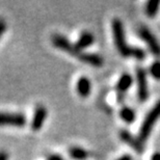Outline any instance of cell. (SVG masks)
Returning a JSON list of instances; mask_svg holds the SVG:
<instances>
[{
    "label": "cell",
    "mask_w": 160,
    "mask_h": 160,
    "mask_svg": "<svg viewBox=\"0 0 160 160\" xmlns=\"http://www.w3.org/2000/svg\"><path fill=\"white\" fill-rule=\"evenodd\" d=\"M149 72H150V75L152 76L153 78L160 80V62H154L150 66V69H149Z\"/></svg>",
    "instance_id": "cell-15"
},
{
    "label": "cell",
    "mask_w": 160,
    "mask_h": 160,
    "mask_svg": "<svg viewBox=\"0 0 160 160\" xmlns=\"http://www.w3.org/2000/svg\"><path fill=\"white\" fill-rule=\"evenodd\" d=\"M160 118V100L155 104V106L149 111V113L147 114V117L143 120L142 126L139 129L138 138L142 142H145L148 137L151 134V131L156 124V122L159 120Z\"/></svg>",
    "instance_id": "cell-2"
},
{
    "label": "cell",
    "mask_w": 160,
    "mask_h": 160,
    "mask_svg": "<svg viewBox=\"0 0 160 160\" xmlns=\"http://www.w3.org/2000/svg\"><path fill=\"white\" fill-rule=\"evenodd\" d=\"M26 117L20 112H2L0 111V127L22 128L26 125Z\"/></svg>",
    "instance_id": "cell-3"
},
{
    "label": "cell",
    "mask_w": 160,
    "mask_h": 160,
    "mask_svg": "<svg viewBox=\"0 0 160 160\" xmlns=\"http://www.w3.org/2000/svg\"><path fill=\"white\" fill-rule=\"evenodd\" d=\"M117 160H132V156L129 154H125L123 156H121L120 158H118Z\"/></svg>",
    "instance_id": "cell-19"
},
{
    "label": "cell",
    "mask_w": 160,
    "mask_h": 160,
    "mask_svg": "<svg viewBox=\"0 0 160 160\" xmlns=\"http://www.w3.org/2000/svg\"><path fill=\"white\" fill-rule=\"evenodd\" d=\"M69 155L73 160H86L88 152L81 147H72L69 149Z\"/></svg>",
    "instance_id": "cell-12"
},
{
    "label": "cell",
    "mask_w": 160,
    "mask_h": 160,
    "mask_svg": "<svg viewBox=\"0 0 160 160\" xmlns=\"http://www.w3.org/2000/svg\"><path fill=\"white\" fill-rule=\"evenodd\" d=\"M120 117L125 123L131 124V123H133L134 120H135L136 116H135V111H134L132 108L125 106L120 110Z\"/></svg>",
    "instance_id": "cell-13"
},
{
    "label": "cell",
    "mask_w": 160,
    "mask_h": 160,
    "mask_svg": "<svg viewBox=\"0 0 160 160\" xmlns=\"http://www.w3.org/2000/svg\"><path fill=\"white\" fill-rule=\"evenodd\" d=\"M120 137L122 140L127 143L128 146H130L134 151L137 153H142L143 151V145L142 142H140L139 138H136L135 136H133L129 131L127 130H122L120 132Z\"/></svg>",
    "instance_id": "cell-7"
},
{
    "label": "cell",
    "mask_w": 160,
    "mask_h": 160,
    "mask_svg": "<svg viewBox=\"0 0 160 160\" xmlns=\"http://www.w3.org/2000/svg\"><path fill=\"white\" fill-rule=\"evenodd\" d=\"M133 83V78L130 74L125 73L120 77L117 84V92H118V101L122 102L124 99V94L131 88Z\"/></svg>",
    "instance_id": "cell-8"
},
{
    "label": "cell",
    "mask_w": 160,
    "mask_h": 160,
    "mask_svg": "<svg viewBox=\"0 0 160 160\" xmlns=\"http://www.w3.org/2000/svg\"><path fill=\"white\" fill-rule=\"evenodd\" d=\"M76 91L81 98H86L92 92V83L88 77H80L76 83Z\"/></svg>",
    "instance_id": "cell-11"
},
{
    "label": "cell",
    "mask_w": 160,
    "mask_h": 160,
    "mask_svg": "<svg viewBox=\"0 0 160 160\" xmlns=\"http://www.w3.org/2000/svg\"><path fill=\"white\" fill-rule=\"evenodd\" d=\"M136 80H137V96L140 102H146L149 97L148 89V80H147V73L142 68L136 70Z\"/></svg>",
    "instance_id": "cell-5"
},
{
    "label": "cell",
    "mask_w": 160,
    "mask_h": 160,
    "mask_svg": "<svg viewBox=\"0 0 160 160\" xmlns=\"http://www.w3.org/2000/svg\"><path fill=\"white\" fill-rule=\"evenodd\" d=\"M0 160H8V154L6 151H0Z\"/></svg>",
    "instance_id": "cell-18"
},
{
    "label": "cell",
    "mask_w": 160,
    "mask_h": 160,
    "mask_svg": "<svg viewBox=\"0 0 160 160\" xmlns=\"http://www.w3.org/2000/svg\"><path fill=\"white\" fill-rule=\"evenodd\" d=\"M139 38L142 39L148 46L149 50L156 56H160V45L155 36L150 31L146 26H140L137 29Z\"/></svg>",
    "instance_id": "cell-4"
},
{
    "label": "cell",
    "mask_w": 160,
    "mask_h": 160,
    "mask_svg": "<svg viewBox=\"0 0 160 160\" xmlns=\"http://www.w3.org/2000/svg\"><path fill=\"white\" fill-rule=\"evenodd\" d=\"M159 6H160V1H149L147 2L145 11L146 14L149 18H154L157 12L159 11Z\"/></svg>",
    "instance_id": "cell-14"
},
{
    "label": "cell",
    "mask_w": 160,
    "mask_h": 160,
    "mask_svg": "<svg viewBox=\"0 0 160 160\" xmlns=\"http://www.w3.org/2000/svg\"><path fill=\"white\" fill-rule=\"evenodd\" d=\"M151 160H160V153H159V152L155 153V154L152 156Z\"/></svg>",
    "instance_id": "cell-20"
},
{
    "label": "cell",
    "mask_w": 160,
    "mask_h": 160,
    "mask_svg": "<svg viewBox=\"0 0 160 160\" xmlns=\"http://www.w3.org/2000/svg\"><path fill=\"white\" fill-rule=\"evenodd\" d=\"M5 29H6V24H5V22L1 20L0 19V38H1L3 36V33L5 32Z\"/></svg>",
    "instance_id": "cell-16"
},
{
    "label": "cell",
    "mask_w": 160,
    "mask_h": 160,
    "mask_svg": "<svg viewBox=\"0 0 160 160\" xmlns=\"http://www.w3.org/2000/svg\"><path fill=\"white\" fill-rule=\"evenodd\" d=\"M112 28V34L114 44L119 53L124 57H134V58L142 60L146 57V52L140 48L131 47L126 43V38H125V31L123 23L120 19H113L111 23Z\"/></svg>",
    "instance_id": "cell-1"
},
{
    "label": "cell",
    "mask_w": 160,
    "mask_h": 160,
    "mask_svg": "<svg viewBox=\"0 0 160 160\" xmlns=\"http://www.w3.org/2000/svg\"><path fill=\"white\" fill-rule=\"evenodd\" d=\"M48 111L47 108L43 105H38L33 111V116L31 119V129L33 131H39L44 126L45 122L47 120Z\"/></svg>",
    "instance_id": "cell-6"
},
{
    "label": "cell",
    "mask_w": 160,
    "mask_h": 160,
    "mask_svg": "<svg viewBox=\"0 0 160 160\" xmlns=\"http://www.w3.org/2000/svg\"><path fill=\"white\" fill-rule=\"evenodd\" d=\"M47 160H66L63 157H62L60 155L57 154H51L47 157Z\"/></svg>",
    "instance_id": "cell-17"
},
{
    "label": "cell",
    "mask_w": 160,
    "mask_h": 160,
    "mask_svg": "<svg viewBox=\"0 0 160 160\" xmlns=\"http://www.w3.org/2000/svg\"><path fill=\"white\" fill-rule=\"evenodd\" d=\"M94 43H95L94 34L92 32H89V31H83L74 45H75L76 49H78L79 51H83L84 49H86V48L91 47Z\"/></svg>",
    "instance_id": "cell-10"
},
{
    "label": "cell",
    "mask_w": 160,
    "mask_h": 160,
    "mask_svg": "<svg viewBox=\"0 0 160 160\" xmlns=\"http://www.w3.org/2000/svg\"><path fill=\"white\" fill-rule=\"evenodd\" d=\"M77 59H79L80 62L88 63V65L92 67H96V68H100L103 66L104 60L102 58V56H100L99 54L96 53H86V52H81L78 55Z\"/></svg>",
    "instance_id": "cell-9"
}]
</instances>
